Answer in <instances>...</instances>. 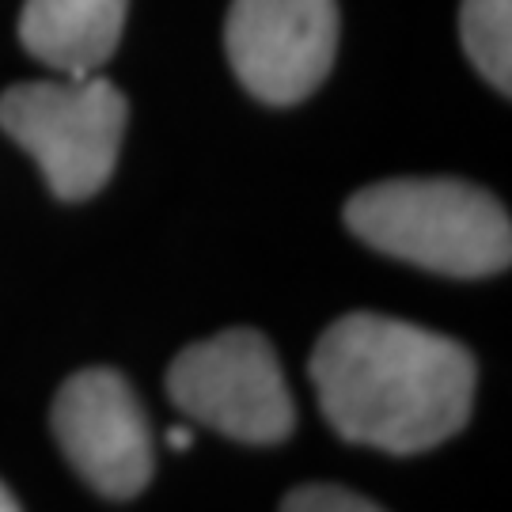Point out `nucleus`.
Segmentation results:
<instances>
[{"label":"nucleus","mask_w":512,"mask_h":512,"mask_svg":"<svg viewBox=\"0 0 512 512\" xmlns=\"http://www.w3.org/2000/svg\"><path fill=\"white\" fill-rule=\"evenodd\" d=\"M167 391L183 414L243 444H277L296 425L274 346L247 327L186 346L171 361Z\"/></svg>","instance_id":"obj_4"},{"label":"nucleus","mask_w":512,"mask_h":512,"mask_svg":"<svg viewBox=\"0 0 512 512\" xmlns=\"http://www.w3.org/2000/svg\"><path fill=\"white\" fill-rule=\"evenodd\" d=\"M308 372L334 433L391 456L429 452L471 418V353L391 315L353 311L330 323Z\"/></svg>","instance_id":"obj_1"},{"label":"nucleus","mask_w":512,"mask_h":512,"mask_svg":"<svg viewBox=\"0 0 512 512\" xmlns=\"http://www.w3.org/2000/svg\"><path fill=\"white\" fill-rule=\"evenodd\" d=\"M167 444H171L175 452H186V448L194 444V437H190V429H186V425H175V429H167Z\"/></svg>","instance_id":"obj_10"},{"label":"nucleus","mask_w":512,"mask_h":512,"mask_svg":"<svg viewBox=\"0 0 512 512\" xmlns=\"http://www.w3.org/2000/svg\"><path fill=\"white\" fill-rule=\"evenodd\" d=\"M0 512H19V505H16V497L4 490V482H0Z\"/></svg>","instance_id":"obj_11"},{"label":"nucleus","mask_w":512,"mask_h":512,"mask_svg":"<svg viewBox=\"0 0 512 512\" xmlns=\"http://www.w3.org/2000/svg\"><path fill=\"white\" fill-rule=\"evenodd\" d=\"M346 224L368 247L448 277L509 270L512 224L505 205L459 179H387L346 202Z\"/></svg>","instance_id":"obj_2"},{"label":"nucleus","mask_w":512,"mask_h":512,"mask_svg":"<svg viewBox=\"0 0 512 512\" xmlns=\"http://www.w3.org/2000/svg\"><path fill=\"white\" fill-rule=\"evenodd\" d=\"M459 38L475 69L501 95L512 88V0H463Z\"/></svg>","instance_id":"obj_8"},{"label":"nucleus","mask_w":512,"mask_h":512,"mask_svg":"<svg viewBox=\"0 0 512 512\" xmlns=\"http://www.w3.org/2000/svg\"><path fill=\"white\" fill-rule=\"evenodd\" d=\"M224 50L255 99L274 107L300 103L334 65L338 0H232Z\"/></svg>","instance_id":"obj_5"},{"label":"nucleus","mask_w":512,"mask_h":512,"mask_svg":"<svg viewBox=\"0 0 512 512\" xmlns=\"http://www.w3.org/2000/svg\"><path fill=\"white\" fill-rule=\"evenodd\" d=\"M54 433L80 478L107 497H137L152 478V429L122 372L84 368L54 399Z\"/></svg>","instance_id":"obj_6"},{"label":"nucleus","mask_w":512,"mask_h":512,"mask_svg":"<svg viewBox=\"0 0 512 512\" xmlns=\"http://www.w3.org/2000/svg\"><path fill=\"white\" fill-rule=\"evenodd\" d=\"M129 0H27L19 38L27 54L65 76L99 73L122 42Z\"/></svg>","instance_id":"obj_7"},{"label":"nucleus","mask_w":512,"mask_h":512,"mask_svg":"<svg viewBox=\"0 0 512 512\" xmlns=\"http://www.w3.org/2000/svg\"><path fill=\"white\" fill-rule=\"evenodd\" d=\"M126 118V95L99 73L31 80L0 95V129L35 156L65 202H84L107 186Z\"/></svg>","instance_id":"obj_3"},{"label":"nucleus","mask_w":512,"mask_h":512,"mask_svg":"<svg viewBox=\"0 0 512 512\" xmlns=\"http://www.w3.org/2000/svg\"><path fill=\"white\" fill-rule=\"evenodd\" d=\"M281 512H384L376 501L342 486H300L285 497Z\"/></svg>","instance_id":"obj_9"}]
</instances>
